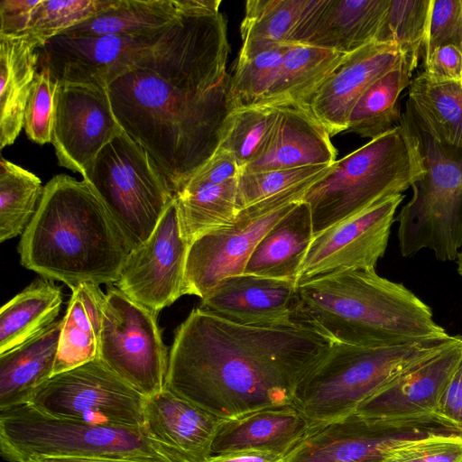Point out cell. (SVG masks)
I'll use <instances>...</instances> for the list:
<instances>
[{"instance_id":"obj_1","label":"cell","mask_w":462,"mask_h":462,"mask_svg":"<svg viewBox=\"0 0 462 462\" xmlns=\"http://www.w3.org/2000/svg\"><path fill=\"white\" fill-rule=\"evenodd\" d=\"M220 5L182 0L157 42L118 65L106 80L120 126L147 151L175 197L217 152L235 109Z\"/></svg>"},{"instance_id":"obj_2","label":"cell","mask_w":462,"mask_h":462,"mask_svg":"<svg viewBox=\"0 0 462 462\" xmlns=\"http://www.w3.org/2000/svg\"><path fill=\"white\" fill-rule=\"evenodd\" d=\"M332 343L299 319L244 325L199 307L175 332L165 388L223 420L293 406L297 383Z\"/></svg>"},{"instance_id":"obj_3","label":"cell","mask_w":462,"mask_h":462,"mask_svg":"<svg viewBox=\"0 0 462 462\" xmlns=\"http://www.w3.org/2000/svg\"><path fill=\"white\" fill-rule=\"evenodd\" d=\"M130 251L88 182L66 174L45 184L18 245L23 266L70 290L116 283Z\"/></svg>"},{"instance_id":"obj_4","label":"cell","mask_w":462,"mask_h":462,"mask_svg":"<svg viewBox=\"0 0 462 462\" xmlns=\"http://www.w3.org/2000/svg\"><path fill=\"white\" fill-rule=\"evenodd\" d=\"M297 319L333 342L377 347L452 336L404 285L373 270H347L297 286Z\"/></svg>"},{"instance_id":"obj_5","label":"cell","mask_w":462,"mask_h":462,"mask_svg":"<svg viewBox=\"0 0 462 462\" xmlns=\"http://www.w3.org/2000/svg\"><path fill=\"white\" fill-rule=\"evenodd\" d=\"M459 337L377 347L333 342L327 355L297 383L292 404L307 419L310 429L344 419L396 377Z\"/></svg>"},{"instance_id":"obj_6","label":"cell","mask_w":462,"mask_h":462,"mask_svg":"<svg viewBox=\"0 0 462 462\" xmlns=\"http://www.w3.org/2000/svg\"><path fill=\"white\" fill-rule=\"evenodd\" d=\"M422 172L415 139L402 119L399 125L336 161L308 189L302 200L310 207L314 236L402 194Z\"/></svg>"},{"instance_id":"obj_7","label":"cell","mask_w":462,"mask_h":462,"mask_svg":"<svg viewBox=\"0 0 462 462\" xmlns=\"http://www.w3.org/2000/svg\"><path fill=\"white\" fill-rule=\"evenodd\" d=\"M402 121L412 134L423 168L402 208L398 240L402 256L422 249L454 261L462 248V146L437 139L407 101Z\"/></svg>"},{"instance_id":"obj_8","label":"cell","mask_w":462,"mask_h":462,"mask_svg":"<svg viewBox=\"0 0 462 462\" xmlns=\"http://www.w3.org/2000/svg\"><path fill=\"white\" fill-rule=\"evenodd\" d=\"M0 452L9 462L31 457L186 462L144 427H117L49 416L29 403L0 411Z\"/></svg>"},{"instance_id":"obj_9","label":"cell","mask_w":462,"mask_h":462,"mask_svg":"<svg viewBox=\"0 0 462 462\" xmlns=\"http://www.w3.org/2000/svg\"><path fill=\"white\" fill-rule=\"evenodd\" d=\"M82 177L131 251L150 237L175 199L147 151L124 131L99 152Z\"/></svg>"},{"instance_id":"obj_10","label":"cell","mask_w":462,"mask_h":462,"mask_svg":"<svg viewBox=\"0 0 462 462\" xmlns=\"http://www.w3.org/2000/svg\"><path fill=\"white\" fill-rule=\"evenodd\" d=\"M106 294L99 359L145 398L162 392L169 353L158 314L112 284Z\"/></svg>"},{"instance_id":"obj_11","label":"cell","mask_w":462,"mask_h":462,"mask_svg":"<svg viewBox=\"0 0 462 462\" xmlns=\"http://www.w3.org/2000/svg\"><path fill=\"white\" fill-rule=\"evenodd\" d=\"M144 402V396L96 359L52 375L28 403L55 418L143 427Z\"/></svg>"},{"instance_id":"obj_12","label":"cell","mask_w":462,"mask_h":462,"mask_svg":"<svg viewBox=\"0 0 462 462\" xmlns=\"http://www.w3.org/2000/svg\"><path fill=\"white\" fill-rule=\"evenodd\" d=\"M300 200L277 198L248 206L231 225L194 240L188 253L183 295L202 300L223 279L244 273L261 239Z\"/></svg>"},{"instance_id":"obj_13","label":"cell","mask_w":462,"mask_h":462,"mask_svg":"<svg viewBox=\"0 0 462 462\" xmlns=\"http://www.w3.org/2000/svg\"><path fill=\"white\" fill-rule=\"evenodd\" d=\"M402 194L388 197L314 236L296 285L347 270H373L384 255Z\"/></svg>"},{"instance_id":"obj_14","label":"cell","mask_w":462,"mask_h":462,"mask_svg":"<svg viewBox=\"0 0 462 462\" xmlns=\"http://www.w3.org/2000/svg\"><path fill=\"white\" fill-rule=\"evenodd\" d=\"M189 248L174 199L150 237L129 253L116 287L159 314L183 295Z\"/></svg>"},{"instance_id":"obj_15","label":"cell","mask_w":462,"mask_h":462,"mask_svg":"<svg viewBox=\"0 0 462 462\" xmlns=\"http://www.w3.org/2000/svg\"><path fill=\"white\" fill-rule=\"evenodd\" d=\"M51 143L61 167L80 173L122 131L106 87L58 82Z\"/></svg>"},{"instance_id":"obj_16","label":"cell","mask_w":462,"mask_h":462,"mask_svg":"<svg viewBox=\"0 0 462 462\" xmlns=\"http://www.w3.org/2000/svg\"><path fill=\"white\" fill-rule=\"evenodd\" d=\"M462 359V337L363 402L355 414L389 427H426Z\"/></svg>"},{"instance_id":"obj_17","label":"cell","mask_w":462,"mask_h":462,"mask_svg":"<svg viewBox=\"0 0 462 462\" xmlns=\"http://www.w3.org/2000/svg\"><path fill=\"white\" fill-rule=\"evenodd\" d=\"M436 431L389 427L353 413L310 429L280 462H390L397 451Z\"/></svg>"},{"instance_id":"obj_18","label":"cell","mask_w":462,"mask_h":462,"mask_svg":"<svg viewBox=\"0 0 462 462\" xmlns=\"http://www.w3.org/2000/svg\"><path fill=\"white\" fill-rule=\"evenodd\" d=\"M402 65L405 66L398 46L373 42L347 54L306 105L330 137L345 132L360 97L380 78Z\"/></svg>"},{"instance_id":"obj_19","label":"cell","mask_w":462,"mask_h":462,"mask_svg":"<svg viewBox=\"0 0 462 462\" xmlns=\"http://www.w3.org/2000/svg\"><path fill=\"white\" fill-rule=\"evenodd\" d=\"M162 32L151 36L59 34L39 48L38 69L46 68L57 82L106 87L107 78L118 65L152 46Z\"/></svg>"},{"instance_id":"obj_20","label":"cell","mask_w":462,"mask_h":462,"mask_svg":"<svg viewBox=\"0 0 462 462\" xmlns=\"http://www.w3.org/2000/svg\"><path fill=\"white\" fill-rule=\"evenodd\" d=\"M391 0H310L292 44L349 54L375 42Z\"/></svg>"},{"instance_id":"obj_21","label":"cell","mask_w":462,"mask_h":462,"mask_svg":"<svg viewBox=\"0 0 462 462\" xmlns=\"http://www.w3.org/2000/svg\"><path fill=\"white\" fill-rule=\"evenodd\" d=\"M199 307L244 325L287 324L297 319V285L288 280L233 275L220 281Z\"/></svg>"},{"instance_id":"obj_22","label":"cell","mask_w":462,"mask_h":462,"mask_svg":"<svg viewBox=\"0 0 462 462\" xmlns=\"http://www.w3.org/2000/svg\"><path fill=\"white\" fill-rule=\"evenodd\" d=\"M143 418L148 435L186 462H204L212 456V444L224 420L167 388L145 398Z\"/></svg>"},{"instance_id":"obj_23","label":"cell","mask_w":462,"mask_h":462,"mask_svg":"<svg viewBox=\"0 0 462 462\" xmlns=\"http://www.w3.org/2000/svg\"><path fill=\"white\" fill-rule=\"evenodd\" d=\"M336 157L329 134L306 104L281 106L265 152L243 171L328 166L337 161Z\"/></svg>"},{"instance_id":"obj_24","label":"cell","mask_w":462,"mask_h":462,"mask_svg":"<svg viewBox=\"0 0 462 462\" xmlns=\"http://www.w3.org/2000/svg\"><path fill=\"white\" fill-rule=\"evenodd\" d=\"M309 430V421L292 405L263 409L224 420L214 439L211 453L259 451L282 458L301 441Z\"/></svg>"},{"instance_id":"obj_25","label":"cell","mask_w":462,"mask_h":462,"mask_svg":"<svg viewBox=\"0 0 462 462\" xmlns=\"http://www.w3.org/2000/svg\"><path fill=\"white\" fill-rule=\"evenodd\" d=\"M62 319L0 354V411L28 403L54 373Z\"/></svg>"},{"instance_id":"obj_26","label":"cell","mask_w":462,"mask_h":462,"mask_svg":"<svg viewBox=\"0 0 462 462\" xmlns=\"http://www.w3.org/2000/svg\"><path fill=\"white\" fill-rule=\"evenodd\" d=\"M313 237L310 207L300 200L261 239L248 258L244 273L296 283Z\"/></svg>"},{"instance_id":"obj_27","label":"cell","mask_w":462,"mask_h":462,"mask_svg":"<svg viewBox=\"0 0 462 462\" xmlns=\"http://www.w3.org/2000/svg\"><path fill=\"white\" fill-rule=\"evenodd\" d=\"M40 43L27 34L0 36V148L23 127L25 106L38 71Z\"/></svg>"},{"instance_id":"obj_28","label":"cell","mask_w":462,"mask_h":462,"mask_svg":"<svg viewBox=\"0 0 462 462\" xmlns=\"http://www.w3.org/2000/svg\"><path fill=\"white\" fill-rule=\"evenodd\" d=\"M53 375L99 359L106 294L99 285L81 283L71 289Z\"/></svg>"},{"instance_id":"obj_29","label":"cell","mask_w":462,"mask_h":462,"mask_svg":"<svg viewBox=\"0 0 462 462\" xmlns=\"http://www.w3.org/2000/svg\"><path fill=\"white\" fill-rule=\"evenodd\" d=\"M346 55L310 45H291L276 79L255 105L306 104Z\"/></svg>"},{"instance_id":"obj_30","label":"cell","mask_w":462,"mask_h":462,"mask_svg":"<svg viewBox=\"0 0 462 462\" xmlns=\"http://www.w3.org/2000/svg\"><path fill=\"white\" fill-rule=\"evenodd\" d=\"M181 7L182 0H109L94 16L60 34L156 35L178 16Z\"/></svg>"},{"instance_id":"obj_31","label":"cell","mask_w":462,"mask_h":462,"mask_svg":"<svg viewBox=\"0 0 462 462\" xmlns=\"http://www.w3.org/2000/svg\"><path fill=\"white\" fill-rule=\"evenodd\" d=\"M63 297L54 281L40 278L0 310V354L34 337L59 316Z\"/></svg>"},{"instance_id":"obj_32","label":"cell","mask_w":462,"mask_h":462,"mask_svg":"<svg viewBox=\"0 0 462 462\" xmlns=\"http://www.w3.org/2000/svg\"><path fill=\"white\" fill-rule=\"evenodd\" d=\"M238 178L217 184L185 186L176 195L180 232L189 245L197 238L236 220L241 210L237 201Z\"/></svg>"},{"instance_id":"obj_33","label":"cell","mask_w":462,"mask_h":462,"mask_svg":"<svg viewBox=\"0 0 462 462\" xmlns=\"http://www.w3.org/2000/svg\"><path fill=\"white\" fill-rule=\"evenodd\" d=\"M408 102L437 139L462 146V82L421 72L410 83Z\"/></svg>"},{"instance_id":"obj_34","label":"cell","mask_w":462,"mask_h":462,"mask_svg":"<svg viewBox=\"0 0 462 462\" xmlns=\"http://www.w3.org/2000/svg\"><path fill=\"white\" fill-rule=\"evenodd\" d=\"M411 78V73L402 65L375 81L353 106L346 131L374 139L400 125L402 115L398 98L410 86Z\"/></svg>"},{"instance_id":"obj_35","label":"cell","mask_w":462,"mask_h":462,"mask_svg":"<svg viewBox=\"0 0 462 462\" xmlns=\"http://www.w3.org/2000/svg\"><path fill=\"white\" fill-rule=\"evenodd\" d=\"M291 45L245 42L239 51L229 93L235 108L255 105L276 79Z\"/></svg>"},{"instance_id":"obj_36","label":"cell","mask_w":462,"mask_h":462,"mask_svg":"<svg viewBox=\"0 0 462 462\" xmlns=\"http://www.w3.org/2000/svg\"><path fill=\"white\" fill-rule=\"evenodd\" d=\"M44 186L34 173L0 160V242L23 235L34 216Z\"/></svg>"},{"instance_id":"obj_37","label":"cell","mask_w":462,"mask_h":462,"mask_svg":"<svg viewBox=\"0 0 462 462\" xmlns=\"http://www.w3.org/2000/svg\"><path fill=\"white\" fill-rule=\"evenodd\" d=\"M280 107L252 105L235 108L226 124L218 148L231 152L242 170L265 152Z\"/></svg>"},{"instance_id":"obj_38","label":"cell","mask_w":462,"mask_h":462,"mask_svg":"<svg viewBox=\"0 0 462 462\" xmlns=\"http://www.w3.org/2000/svg\"><path fill=\"white\" fill-rule=\"evenodd\" d=\"M310 0H249L245 3L241 37L245 42L291 45Z\"/></svg>"},{"instance_id":"obj_39","label":"cell","mask_w":462,"mask_h":462,"mask_svg":"<svg viewBox=\"0 0 462 462\" xmlns=\"http://www.w3.org/2000/svg\"><path fill=\"white\" fill-rule=\"evenodd\" d=\"M430 5L431 0H391L375 38L399 47L411 75L422 51Z\"/></svg>"},{"instance_id":"obj_40","label":"cell","mask_w":462,"mask_h":462,"mask_svg":"<svg viewBox=\"0 0 462 462\" xmlns=\"http://www.w3.org/2000/svg\"><path fill=\"white\" fill-rule=\"evenodd\" d=\"M309 166L263 171H242L238 178L237 201L240 209L277 198L302 199L308 189L331 169Z\"/></svg>"},{"instance_id":"obj_41","label":"cell","mask_w":462,"mask_h":462,"mask_svg":"<svg viewBox=\"0 0 462 462\" xmlns=\"http://www.w3.org/2000/svg\"><path fill=\"white\" fill-rule=\"evenodd\" d=\"M109 0H41L25 34L41 47L50 39L91 18Z\"/></svg>"},{"instance_id":"obj_42","label":"cell","mask_w":462,"mask_h":462,"mask_svg":"<svg viewBox=\"0 0 462 462\" xmlns=\"http://www.w3.org/2000/svg\"><path fill=\"white\" fill-rule=\"evenodd\" d=\"M58 85L46 68L38 69L23 117L27 137L38 144L51 143Z\"/></svg>"},{"instance_id":"obj_43","label":"cell","mask_w":462,"mask_h":462,"mask_svg":"<svg viewBox=\"0 0 462 462\" xmlns=\"http://www.w3.org/2000/svg\"><path fill=\"white\" fill-rule=\"evenodd\" d=\"M390 462H462V435L438 430L402 448Z\"/></svg>"},{"instance_id":"obj_44","label":"cell","mask_w":462,"mask_h":462,"mask_svg":"<svg viewBox=\"0 0 462 462\" xmlns=\"http://www.w3.org/2000/svg\"><path fill=\"white\" fill-rule=\"evenodd\" d=\"M433 419L448 430L462 433V359L438 402Z\"/></svg>"},{"instance_id":"obj_45","label":"cell","mask_w":462,"mask_h":462,"mask_svg":"<svg viewBox=\"0 0 462 462\" xmlns=\"http://www.w3.org/2000/svg\"><path fill=\"white\" fill-rule=\"evenodd\" d=\"M424 72L439 81L462 82V51L453 44L436 47L423 60Z\"/></svg>"},{"instance_id":"obj_46","label":"cell","mask_w":462,"mask_h":462,"mask_svg":"<svg viewBox=\"0 0 462 462\" xmlns=\"http://www.w3.org/2000/svg\"><path fill=\"white\" fill-rule=\"evenodd\" d=\"M242 171L243 170L234 155L225 149L218 148L184 187L226 182L238 178Z\"/></svg>"},{"instance_id":"obj_47","label":"cell","mask_w":462,"mask_h":462,"mask_svg":"<svg viewBox=\"0 0 462 462\" xmlns=\"http://www.w3.org/2000/svg\"><path fill=\"white\" fill-rule=\"evenodd\" d=\"M41 0H1L0 36L24 35Z\"/></svg>"},{"instance_id":"obj_48","label":"cell","mask_w":462,"mask_h":462,"mask_svg":"<svg viewBox=\"0 0 462 462\" xmlns=\"http://www.w3.org/2000/svg\"><path fill=\"white\" fill-rule=\"evenodd\" d=\"M281 457L259 451H237L210 456L204 462H280Z\"/></svg>"},{"instance_id":"obj_49","label":"cell","mask_w":462,"mask_h":462,"mask_svg":"<svg viewBox=\"0 0 462 462\" xmlns=\"http://www.w3.org/2000/svg\"><path fill=\"white\" fill-rule=\"evenodd\" d=\"M24 462H134L118 459L104 458H80V457H31Z\"/></svg>"},{"instance_id":"obj_50","label":"cell","mask_w":462,"mask_h":462,"mask_svg":"<svg viewBox=\"0 0 462 462\" xmlns=\"http://www.w3.org/2000/svg\"><path fill=\"white\" fill-rule=\"evenodd\" d=\"M457 260V272L462 278V250L459 251L458 257Z\"/></svg>"}]
</instances>
